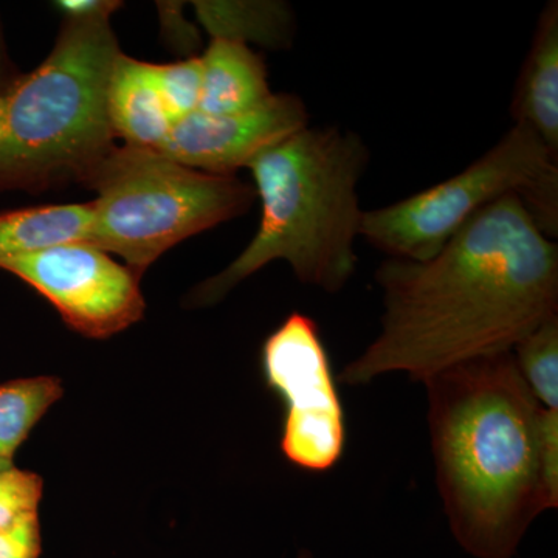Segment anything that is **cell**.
<instances>
[{"label": "cell", "instance_id": "obj_1", "mask_svg": "<svg viewBox=\"0 0 558 558\" xmlns=\"http://www.w3.org/2000/svg\"><path fill=\"white\" fill-rule=\"evenodd\" d=\"M379 336L339 374L366 387L388 374L424 384L469 360L510 352L558 315V245L515 194L488 205L435 256L377 267Z\"/></svg>", "mask_w": 558, "mask_h": 558}, {"label": "cell", "instance_id": "obj_2", "mask_svg": "<svg viewBox=\"0 0 558 558\" xmlns=\"http://www.w3.org/2000/svg\"><path fill=\"white\" fill-rule=\"evenodd\" d=\"M424 385L451 535L470 557H515L532 523L558 502L543 469V409L512 351L459 363Z\"/></svg>", "mask_w": 558, "mask_h": 558}, {"label": "cell", "instance_id": "obj_3", "mask_svg": "<svg viewBox=\"0 0 558 558\" xmlns=\"http://www.w3.org/2000/svg\"><path fill=\"white\" fill-rule=\"evenodd\" d=\"M369 159L365 140L337 126L304 128L259 154L247 167L260 201L258 231L233 263L193 290L191 306L219 303L274 260L311 288H347L359 267V185Z\"/></svg>", "mask_w": 558, "mask_h": 558}, {"label": "cell", "instance_id": "obj_4", "mask_svg": "<svg viewBox=\"0 0 558 558\" xmlns=\"http://www.w3.org/2000/svg\"><path fill=\"white\" fill-rule=\"evenodd\" d=\"M110 16H64L49 57L0 90V193L84 182L116 146L106 92L121 50Z\"/></svg>", "mask_w": 558, "mask_h": 558}, {"label": "cell", "instance_id": "obj_5", "mask_svg": "<svg viewBox=\"0 0 558 558\" xmlns=\"http://www.w3.org/2000/svg\"><path fill=\"white\" fill-rule=\"evenodd\" d=\"M83 183L97 193L86 244L121 256L138 277L179 242L240 218L256 201L236 175L130 145L113 146Z\"/></svg>", "mask_w": 558, "mask_h": 558}, {"label": "cell", "instance_id": "obj_6", "mask_svg": "<svg viewBox=\"0 0 558 558\" xmlns=\"http://www.w3.org/2000/svg\"><path fill=\"white\" fill-rule=\"evenodd\" d=\"M510 194L520 197L538 229L556 241L558 159L519 124L458 174L395 204L365 209L360 238L388 258L425 260L484 208Z\"/></svg>", "mask_w": 558, "mask_h": 558}, {"label": "cell", "instance_id": "obj_7", "mask_svg": "<svg viewBox=\"0 0 558 558\" xmlns=\"http://www.w3.org/2000/svg\"><path fill=\"white\" fill-rule=\"evenodd\" d=\"M267 387L284 405L279 449L304 472L326 473L347 449V414L318 323L292 312L260 351Z\"/></svg>", "mask_w": 558, "mask_h": 558}, {"label": "cell", "instance_id": "obj_8", "mask_svg": "<svg viewBox=\"0 0 558 558\" xmlns=\"http://www.w3.org/2000/svg\"><path fill=\"white\" fill-rule=\"evenodd\" d=\"M0 269L50 301L81 336L108 339L145 314L138 275L87 244L58 245L0 260Z\"/></svg>", "mask_w": 558, "mask_h": 558}, {"label": "cell", "instance_id": "obj_9", "mask_svg": "<svg viewBox=\"0 0 558 558\" xmlns=\"http://www.w3.org/2000/svg\"><path fill=\"white\" fill-rule=\"evenodd\" d=\"M310 126L299 95L271 94L267 100L226 116L196 112L172 124L160 150L170 159L215 175H234L264 150Z\"/></svg>", "mask_w": 558, "mask_h": 558}, {"label": "cell", "instance_id": "obj_10", "mask_svg": "<svg viewBox=\"0 0 558 558\" xmlns=\"http://www.w3.org/2000/svg\"><path fill=\"white\" fill-rule=\"evenodd\" d=\"M513 124L534 132L558 159V2L539 13L531 47L513 87Z\"/></svg>", "mask_w": 558, "mask_h": 558}, {"label": "cell", "instance_id": "obj_11", "mask_svg": "<svg viewBox=\"0 0 558 558\" xmlns=\"http://www.w3.org/2000/svg\"><path fill=\"white\" fill-rule=\"evenodd\" d=\"M106 109L110 130L124 145L161 150L174 121L165 108L153 64L120 53L110 70Z\"/></svg>", "mask_w": 558, "mask_h": 558}, {"label": "cell", "instance_id": "obj_12", "mask_svg": "<svg viewBox=\"0 0 558 558\" xmlns=\"http://www.w3.org/2000/svg\"><path fill=\"white\" fill-rule=\"evenodd\" d=\"M199 109L208 116H226L253 108L270 97L269 73L259 54L244 44L211 39L201 57Z\"/></svg>", "mask_w": 558, "mask_h": 558}, {"label": "cell", "instance_id": "obj_13", "mask_svg": "<svg viewBox=\"0 0 558 558\" xmlns=\"http://www.w3.org/2000/svg\"><path fill=\"white\" fill-rule=\"evenodd\" d=\"M92 216L90 202L0 213V260L58 245L86 244Z\"/></svg>", "mask_w": 558, "mask_h": 558}, {"label": "cell", "instance_id": "obj_14", "mask_svg": "<svg viewBox=\"0 0 558 558\" xmlns=\"http://www.w3.org/2000/svg\"><path fill=\"white\" fill-rule=\"evenodd\" d=\"M211 39L288 49L296 33L293 10L284 2H194Z\"/></svg>", "mask_w": 558, "mask_h": 558}, {"label": "cell", "instance_id": "obj_15", "mask_svg": "<svg viewBox=\"0 0 558 558\" xmlns=\"http://www.w3.org/2000/svg\"><path fill=\"white\" fill-rule=\"evenodd\" d=\"M64 395L57 377H31L0 385V459L13 462L47 410Z\"/></svg>", "mask_w": 558, "mask_h": 558}, {"label": "cell", "instance_id": "obj_16", "mask_svg": "<svg viewBox=\"0 0 558 558\" xmlns=\"http://www.w3.org/2000/svg\"><path fill=\"white\" fill-rule=\"evenodd\" d=\"M512 355L539 407L558 411V315L517 343Z\"/></svg>", "mask_w": 558, "mask_h": 558}, {"label": "cell", "instance_id": "obj_17", "mask_svg": "<svg viewBox=\"0 0 558 558\" xmlns=\"http://www.w3.org/2000/svg\"><path fill=\"white\" fill-rule=\"evenodd\" d=\"M153 72L161 100L174 123L199 109L201 57H191L186 60L170 62V64H153Z\"/></svg>", "mask_w": 558, "mask_h": 558}, {"label": "cell", "instance_id": "obj_18", "mask_svg": "<svg viewBox=\"0 0 558 558\" xmlns=\"http://www.w3.org/2000/svg\"><path fill=\"white\" fill-rule=\"evenodd\" d=\"M43 499V478L11 465L0 470V531L25 517L38 513Z\"/></svg>", "mask_w": 558, "mask_h": 558}, {"label": "cell", "instance_id": "obj_19", "mask_svg": "<svg viewBox=\"0 0 558 558\" xmlns=\"http://www.w3.org/2000/svg\"><path fill=\"white\" fill-rule=\"evenodd\" d=\"M40 550L39 513L0 531V558H39Z\"/></svg>", "mask_w": 558, "mask_h": 558}, {"label": "cell", "instance_id": "obj_20", "mask_svg": "<svg viewBox=\"0 0 558 558\" xmlns=\"http://www.w3.org/2000/svg\"><path fill=\"white\" fill-rule=\"evenodd\" d=\"M64 16H87V14H113L120 9V2L113 0H62L54 3Z\"/></svg>", "mask_w": 558, "mask_h": 558}, {"label": "cell", "instance_id": "obj_21", "mask_svg": "<svg viewBox=\"0 0 558 558\" xmlns=\"http://www.w3.org/2000/svg\"><path fill=\"white\" fill-rule=\"evenodd\" d=\"M13 78L9 69V60H7L5 46H3L2 35H0V90Z\"/></svg>", "mask_w": 558, "mask_h": 558}, {"label": "cell", "instance_id": "obj_22", "mask_svg": "<svg viewBox=\"0 0 558 558\" xmlns=\"http://www.w3.org/2000/svg\"><path fill=\"white\" fill-rule=\"evenodd\" d=\"M296 558H314V556H312L311 550L303 549V550H300V554H299V556H296Z\"/></svg>", "mask_w": 558, "mask_h": 558}, {"label": "cell", "instance_id": "obj_23", "mask_svg": "<svg viewBox=\"0 0 558 558\" xmlns=\"http://www.w3.org/2000/svg\"><path fill=\"white\" fill-rule=\"evenodd\" d=\"M11 465H13V462L5 461V459H0V470L9 469Z\"/></svg>", "mask_w": 558, "mask_h": 558}]
</instances>
